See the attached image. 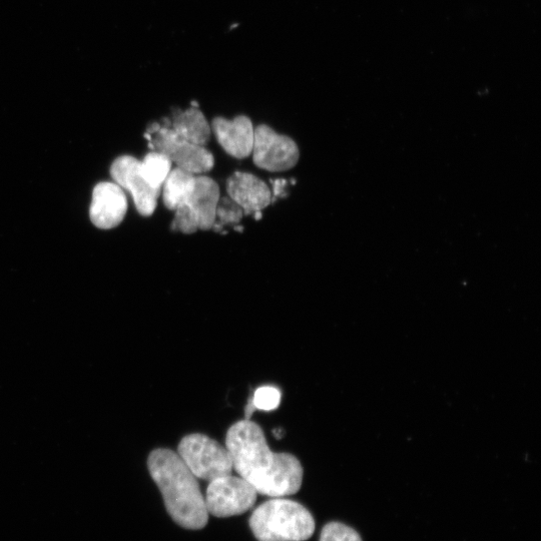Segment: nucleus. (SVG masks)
Segmentation results:
<instances>
[{"mask_svg": "<svg viewBox=\"0 0 541 541\" xmlns=\"http://www.w3.org/2000/svg\"><path fill=\"white\" fill-rule=\"evenodd\" d=\"M159 132L150 142V148L167 156L172 163L193 175L210 172L215 165L214 156L205 147L190 143L172 129L171 119H164Z\"/></svg>", "mask_w": 541, "mask_h": 541, "instance_id": "obj_5", "label": "nucleus"}, {"mask_svg": "<svg viewBox=\"0 0 541 541\" xmlns=\"http://www.w3.org/2000/svg\"><path fill=\"white\" fill-rule=\"evenodd\" d=\"M257 494L248 481L230 474L210 481L205 503L209 514L231 517L250 510L257 500Z\"/></svg>", "mask_w": 541, "mask_h": 541, "instance_id": "obj_6", "label": "nucleus"}, {"mask_svg": "<svg viewBox=\"0 0 541 541\" xmlns=\"http://www.w3.org/2000/svg\"><path fill=\"white\" fill-rule=\"evenodd\" d=\"M270 182L273 185L272 203H274L278 198H286L288 196V191L286 190L288 181L279 179L271 180Z\"/></svg>", "mask_w": 541, "mask_h": 541, "instance_id": "obj_20", "label": "nucleus"}, {"mask_svg": "<svg viewBox=\"0 0 541 541\" xmlns=\"http://www.w3.org/2000/svg\"><path fill=\"white\" fill-rule=\"evenodd\" d=\"M171 123L175 133L190 143L205 147L211 139V126L199 108L174 109Z\"/></svg>", "mask_w": 541, "mask_h": 541, "instance_id": "obj_13", "label": "nucleus"}, {"mask_svg": "<svg viewBox=\"0 0 541 541\" xmlns=\"http://www.w3.org/2000/svg\"><path fill=\"white\" fill-rule=\"evenodd\" d=\"M171 160L158 152L149 153L141 162V173L154 188H162L172 171Z\"/></svg>", "mask_w": 541, "mask_h": 541, "instance_id": "obj_15", "label": "nucleus"}, {"mask_svg": "<svg viewBox=\"0 0 541 541\" xmlns=\"http://www.w3.org/2000/svg\"><path fill=\"white\" fill-rule=\"evenodd\" d=\"M161 129V125L159 123H153L148 127L147 134L149 135H155L159 130Z\"/></svg>", "mask_w": 541, "mask_h": 541, "instance_id": "obj_21", "label": "nucleus"}, {"mask_svg": "<svg viewBox=\"0 0 541 541\" xmlns=\"http://www.w3.org/2000/svg\"><path fill=\"white\" fill-rule=\"evenodd\" d=\"M227 192L247 216L262 212L272 204V192L267 184L249 173L237 172L231 176Z\"/></svg>", "mask_w": 541, "mask_h": 541, "instance_id": "obj_11", "label": "nucleus"}, {"mask_svg": "<svg viewBox=\"0 0 541 541\" xmlns=\"http://www.w3.org/2000/svg\"><path fill=\"white\" fill-rule=\"evenodd\" d=\"M220 199L219 186L213 179L205 176L196 177L195 189L186 204L196 216L199 230H212Z\"/></svg>", "mask_w": 541, "mask_h": 541, "instance_id": "obj_12", "label": "nucleus"}, {"mask_svg": "<svg viewBox=\"0 0 541 541\" xmlns=\"http://www.w3.org/2000/svg\"><path fill=\"white\" fill-rule=\"evenodd\" d=\"M179 455L196 477L208 481L230 475L233 470L228 449L206 435L186 436L179 445Z\"/></svg>", "mask_w": 541, "mask_h": 541, "instance_id": "obj_4", "label": "nucleus"}, {"mask_svg": "<svg viewBox=\"0 0 541 541\" xmlns=\"http://www.w3.org/2000/svg\"><path fill=\"white\" fill-rule=\"evenodd\" d=\"M273 432H274V436L278 439H281L284 435V431L280 428L275 429Z\"/></svg>", "mask_w": 541, "mask_h": 541, "instance_id": "obj_22", "label": "nucleus"}, {"mask_svg": "<svg viewBox=\"0 0 541 541\" xmlns=\"http://www.w3.org/2000/svg\"><path fill=\"white\" fill-rule=\"evenodd\" d=\"M127 211V197L119 185L103 182L95 187L90 218L97 228L111 230L118 227L124 221Z\"/></svg>", "mask_w": 541, "mask_h": 541, "instance_id": "obj_9", "label": "nucleus"}, {"mask_svg": "<svg viewBox=\"0 0 541 541\" xmlns=\"http://www.w3.org/2000/svg\"><path fill=\"white\" fill-rule=\"evenodd\" d=\"M281 401V392L273 386H264L256 390L252 402L256 409L264 411L275 410Z\"/></svg>", "mask_w": 541, "mask_h": 541, "instance_id": "obj_19", "label": "nucleus"}, {"mask_svg": "<svg viewBox=\"0 0 541 541\" xmlns=\"http://www.w3.org/2000/svg\"><path fill=\"white\" fill-rule=\"evenodd\" d=\"M250 527L259 541H305L314 534L315 520L302 504L279 497L256 508Z\"/></svg>", "mask_w": 541, "mask_h": 541, "instance_id": "obj_3", "label": "nucleus"}, {"mask_svg": "<svg viewBox=\"0 0 541 541\" xmlns=\"http://www.w3.org/2000/svg\"><path fill=\"white\" fill-rule=\"evenodd\" d=\"M252 153L254 164L272 173L293 169L300 158L299 149L292 139L277 134L266 125L255 129Z\"/></svg>", "mask_w": 541, "mask_h": 541, "instance_id": "obj_7", "label": "nucleus"}, {"mask_svg": "<svg viewBox=\"0 0 541 541\" xmlns=\"http://www.w3.org/2000/svg\"><path fill=\"white\" fill-rule=\"evenodd\" d=\"M117 185L131 193L138 212L151 217L158 205L162 188L152 187L141 173V161L131 156L118 158L111 167Z\"/></svg>", "mask_w": 541, "mask_h": 541, "instance_id": "obj_8", "label": "nucleus"}, {"mask_svg": "<svg viewBox=\"0 0 541 541\" xmlns=\"http://www.w3.org/2000/svg\"><path fill=\"white\" fill-rule=\"evenodd\" d=\"M163 201L170 211L186 204L196 184V176L180 168L172 170L165 181Z\"/></svg>", "mask_w": 541, "mask_h": 541, "instance_id": "obj_14", "label": "nucleus"}, {"mask_svg": "<svg viewBox=\"0 0 541 541\" xmlns=\"http://www.w3.org/2000/svg\"><path fill=\"white\" fill-rule=\"evenodd\" d=\"M320 541H362L353 528L339 522H330L324 526Z\"/></svg>", "mask_w": 541, "mask_h": 541, "instance_id": "obj_17", "label": "nucleus"}, {"mask_svg": "<svg viewBox=\"0 0 541 541\" xmlns=\"http://www.w3.org/2000/svg\"><path fill=\"white\" fill-rule=\"evenodd\" d=\"M175 212V219L171 225L172 231H179L186 235H192L199 230L196 216L187 204L181 205Z\"/></svg>", "mask_w": 541, "mask_h": 541, "instance_id": "obj_18", "label": "nucleus"}, {"mask_svg": "<svg viewBox=\"0 0 541 541\" xmlns=\"http://www.w3.org/2000/svg\"><path fill=\"white\" fill-rule=\"evenodd\" d=\"M243 216L244 212L239 205L230 198H222L217 206L216 220L212 230L221 233L226 226H238Z\"/></svg>", "mask_w": 541, "mask_h": 541, "instance_id": "obj_16", "label": "nucleus"}, {"mask_svg": "<svg viewBox=\"0 0 541 541\" xmlns=\"http://www.w3.org/2000/svg\"><path fill=\"white\" fill-rule=\"evenodd\" d=\"M227 449L233 468L258 493L269 497H285L299 491L303 468L299 460L288 453L273 452L261 427L251 420L234 424L228 431Z\"/></svg>", "mask_w": 541, "mask_h": 541, "instance_id": "obj_1", "label": "nucleus"}, {"mask_svg": "<svg viewBox=\"0 0 541 541\" xmlns=\"http://www.w3.org/2000/svg\"><path fill=\"white\" fill-rule=\"evenodd\" d=\"M149 469L174 521L186 529L204 528L209 520L205 498L180 455L170 449H156L149 457Z\"/></svg>", "mask_w": 541, "mask_h": 541, "instance_id": "obj_2", "label": "nucleus"}, {"mask_svg": "<svg viewBox=\"0 0 541 541\" xmlns=\"http://www.w3.org/2000/svg\"><path fill=\"white\" fill-rule=\"evenodd\" d=\"M211 129L220 146L230 156L242 160L252 154L255 129L248 117L239 116L233 121L216 118Z\"/></svg>", "mask_w": 541, "mask_h": 541, "instance_id": "obj_10", "label": "nucleus"}]
</instances>
